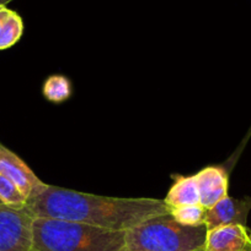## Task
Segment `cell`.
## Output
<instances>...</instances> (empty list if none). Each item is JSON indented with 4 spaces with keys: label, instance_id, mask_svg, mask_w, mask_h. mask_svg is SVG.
I'll use <instances>...</instances> for the list:
<instances>
[{
    "label": "cell",
    "instance_id": "cell-1",
    "mask_svg": "<svg viewBox=\"0 0 251 251\" xmlns=\"http://www.w3.org/2000/svg\"><path fill=\"white\" fill-rule=\"evenodd\" d=\"M26 208L34 217L70 221L120 232L170 213L169 206L159 199L111 198L48 184L38 195L27 200Z\"/></svg>",
    "mask_w": 251,
    "mask_h": 251
},
{
    "label": "cell",
    "instance_id": "cell-2",
    "mask_svg": "<svg viewBox=\"0 0 251 251\" xmlns=\"http://www.w3.org/2000/svg\"><path fill=\"white\" fill-rule=\"evenodd\" d=\"M126 232L70 221L34 217L31 251H122Z\"/></svg>",
    "mask_w": 251,
    "mask_h": 251
},
{
    "label": "cell",
    "instance_id": "cell-3",
    "mask_svg": "<svg viewBox=\"0 0 251 251\" xmlns=\"http://www.w3.org/2000/svg\"><path fill=\"white\" fill-rule=\"evenodd\" d=\"M206 225L185 226L170 213L149 218L126 232V249L129 251H204Z\"/></svg>",
    "mask_w": 251,
    "mask_h": 251
},
{
    "label": "cell",
    "instance_id": "cell-4",
    "mask_svg": "<svg viewBox=\"0 0 251 251\" xmlns=\"http://www.w3.org/2000/svg\"><path fill=\"white\" fill-rule=\"evenodd\" d=\"M33 220L26 207L0 205V251H31Z\"/></svg>",
    "mask_w": 251,
    "mask_h": 251
},
{
    "label": "cell",
    "instance_id": "cell-5",
    "mask_svg": "<svg viewBox=\"0 0 251 251\" xmlns=\"http://www.w3.org/2000/svg\"><path fill=\"white\" fill-rule=\"evenodd\" d=\"M0 176H4L17 186L29 200L38 195L47 184L43 183L32 169L9 149L0 144Z\"/></svg>",
    "mask_w": 251,
    "mask_h": 251
},
{
    "label": "cell",
    "instance_id": "cell-6",
    "mask_svg": "<svg viewBox=\"0 0 251 251\" xmlns=\"http://www.w3.org/2000/svg\"><path fill=\"white\" fill-rule=\"evenodd\" d=\"M251 210V199L245 198L238 200L231 199L229 195L219 201L214 207L206 210L207 229L213 230L224 226L241 225L246 226L248 215Z\"/></svg>",
    "mask_w": 251,
    "mask_h": 251
},
{
    "label": "cell",
    "instance_id": "cell-7",
    "mask_svg": "<svg viewBox=\"0 0 251 251\" xmlns=\"http://www.w3.org/2000/svg\"><path fill=\"white\" fill-rule=\"evenodd\" d=\"M194 178L199 191V205L206 210L228 196V173L223 167H206Z\"/></svg>",
    "mask_w": 251,
    "mask_h": 251
},
{
    "label": "cell",
    "instance_id": "cell-8",
    "mask_svg": "<svg viewBox=\"0 0 251 251\" xmlns=\"http://www.w3.org/2000/svg\"><path fill=\"white\" fill-rule=\"evenodd\" d=\"M204 251H251V230L241 225L209 230Z\"/></svg>",
    "mask_w": 251,
    "mask_h": 251
},
{
    "label": "cell",
    "instance_id": "cell-9",
    "mask_svg": "<svg viewBox=\"0 0 251 251\" xmlns=\"http://www.w3.org/2000/svg\"><path fill=\"white\" fill-rule=\"evenodd\" d=\"M164 201L170 208L199 205V191L194 176H177Z\"/></svg>",
    "mask_w": 251,
    "mask_h": 251
},
{
    "label": "cell",
    "instance_id": "cell-10",
    "mask_svg": "<svg viewBox=\"0 0 251 251\" xmlns=\"http://www.w3.org/2000/svg\"><path fill=\"white\" fill-rule=\"evenodd\" d=\"M24 33V22L17 12L11 11L0 26V50L10 48L19 42Z\"/></svg>",
    "mask_w": 251,
    "mask_h": 251
},
{
    "label": "cell",
    "instance_id": "cell-11",
    "mask_svg": "<svg viewBox=\"0 0 251 251\" xmlns=\"http://www.w3.org/2000/svg\"><path fill=\"white\" fill-rule=\"evenodd\" d=\"M43 96L53 103H61L71 95V83L63 75H51L43 83Z\"/></svg>",
    "mask_w": 251,
    "mask_h": 251
},
{
    "label": "cell",
    "instance_id": "cell-12",
    "mask_svg": "<svg viewBox=\"0 0 251 251\" xmlns=\"http://www.w3.org/2000/svg\"><path fill=\"white\" fill-rule=\"evenodd\" d=\"M170 215L174 217L176 222L181 225L196 227V226L204 225L206 208L201 205L180 206V207L170 208Z\"/></svg>",
    "mask_w": 251,
    "mask_h": 251
},
{
    "label": "cell",
    "instance_id": "cell-13",
    "mask_svg": "<svg viewBox=\"0 0 251 251\" xmlns=\"http://www.w3.org/2000/svg\"><path fill=\"white\" fill-rule=\"evenodd\" d=\"M0 201L2 205L12 208H25L27 203V199L17 186L4 176H0Z\"/></svg>",
    "mask_w": 251,
    "mask_h": 251
},
{
    "label": "cell",
    "instance_id": "cell-14",
    "mask_svg": "<svg viewBox=\"0 0 251 251\" xmlns=\"http://www.w3.org/2000/svg\"><path fill=\"white\" fill-rule=\"evenodd\" d=\"M11 11L12 10L7 9L6 6H0V26H1L2 22L7 19V16H9Z\"/></svg>",
    "mask_w": 251,
    "mask_h": 251
},
{
    "label": "cell",
    "instance_id": "cell-15",
    "mask_svg": "<svg viewBox=\"0 0 251 251\" xmlns=\"http://www.w3.org/2000/svg\"><path fill=\"white\" fill-rule=\"evenodd\" d=\"M12 1V0H0V6H6L7 2Z\"/></svg>",
    "mask_w": 251,
    "mask_h": 251
},
{
    "label": "cell",
    "instance_id": "cell-16",
    "mask_svg": "<svg viewBox=\"0 0 251 251\" xmlns=\"http://www.w3.org/2000/svg\"><path fill=\"white\" fill-rule=\"evenodd\" d=\"M250 135H251V129H250V131H249V134H248V137L250 136Z\"/></svg>",
    "mask_w": 251,
    "mask_h": 251
},
{
    "label": "cell",
    "instance_id": "cell-17",
    "mask_svg": "<svg viewBox=\"0 0 251 251\" xmlns=\"http://www.w3.org/2000/svg\"><path fill=\"white\" fill-rule=\"evenodd\" d=\"M122 251H129V250H127V249H126V248H125V249H123Z\"/></svg>",
    "mask_w": 251,
    "mask_h": 251
},
{
    "label": "cell",
    "instance_id": "cell-18",
    "mask_svg": "<svg viewBox=\"0 0 251 251\" xmlns=\"http://www.w3.org/2000/svg\"><path fill=\"white\" fill-rule=\"evenodd\" d=\"M0 205H2V202H1V201H0Z\"/></svg>",
    "mask_w": 251,
    "mask_h": 251
}]
</instances>
